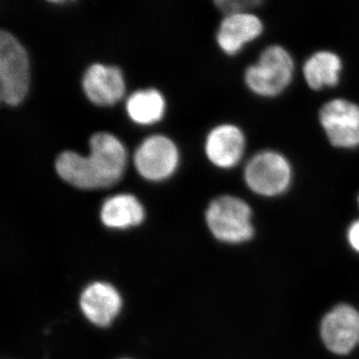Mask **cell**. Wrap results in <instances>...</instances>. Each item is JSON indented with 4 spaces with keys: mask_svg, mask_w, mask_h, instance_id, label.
Segmentation results:
<instances>
[{
    "mask_svg": "<svg viewBox=\"0 0 359 359\" xmlns=\"http://www.w3.org/2000/svg\"><path fill=\"white\" fill-rule=\"evenodd\" d=\"M126 109L129 117L137 124H153L164 114L165 100L158 90H139L130 95Z\"/></svg>",
    "mask_w": 359,
    "mask_h": 359,
    "instance_id": "obj_15",
    "label": "cell"
},
{
    "mask_svg": "<svg viewBox=\"0 0 359 359\" xmlns=\"http://www.w3.org/2000/svg\"><path fill=\"white\" fill-rule=\"evenodd\" d=\"M179 154L174 142L163 135H153L135 151L137 171L149 181H162L174 173Z\"/></svg>",
    "mask_w": 359,
    "mask_h": 359,
    "instance_id": "obj_7",
    "label": "cell"
},
{
    "mask_svg": "<svg viewBox=\"0 0 359 359\" xmlns=\"http://www.w3.org/2000/svg\"><path fill=\"white\" fill-rule=\"evenodd\" d=\"M90 154L65 151L56 158L58 176L82 190L109 188L121 180L127 162L124 146L114 135L98 132L89 140Z\"/></svg>",
    "mask_w": 359,
    "mask_h": 359,
    "instance_id": "obj_1",
    "label": "cell"
},
{
    "mask_svg": "<svg viewBox=\"0 0 359 359\" xmlns=\"http://www.w3.org/2000/svg\"><path fill=\"white\" fill-rule=\"evenodd\" d=\"M292 177L290 161L282 153L273 150L262 151L252 156L244 170L245 185L262 197L283 195L292 185Z\"/></svg>",
    "mask_w": 359,
    "mask_h": 359,
    "instance_id": "obj_5",
    "label": "cell"
},
{
    "mask_svg": "<svg viewBox=\"0 0 359 359\" xmlns=\"http://www.w3.org/2000/svg\"><path fill=\"white\" fill-rule=\"evenodd\" d=\"M100 218L108 228L127 229L140 224L145 218V211L133 195L120 194L104 202Z\"/></svg>",
    "mask_w": 359,
    "mask_h": 359,
    "instance_id": "obj_14",
    "label": "cell"
},
{
    "mask_svg": "<svg viewBox=\"0 0 359 359\" xmlns=\"http://www.w3.org/2000/svg\"><path fill=\"white\" fill-rule=\"evenodd\" d=\"M27 51L11 32H0V100L8 106L22 102L29 89Z\"/></svg>",
    "mask_w": 359,
    "mask_h": 359,
    "instance_id": "obj_4",
    "label": "cell"
},
{
    "mask_svg": "<svg viewBox=\"0 0 359 359\" xmlns=\"http://www.w3.org/2000/svg\"><path fill=\"white\" fill-rule=\"evenodd\" d=\"M264 29L263 21L256 14L245 13L226 15L219 25L217 42L224 53L236 55L245 45L259 39Z\"/></svg>",
    "mask_w": 359,
    "mask_h": 359,
    "instance_id": "obj_11",
    "label": "cell"
},
{
    "mask_svg": "<svg viewBox=\"0 0 359 359\" xmlns=\"http://www.w3.org/2000/svg\"><path fill=\"white\" fill-rule=\"evenodd\" d=\"M320 123L328 141L335 148L359 147V105L337 98L320 108Z\"/></svg>",
    "mask_w": 359,
    "mask_h": 359,
    "instance_id": "obj_6",
    "label": "cell"
},
{
    "mask_svg": "<svg viewBox=\"0 0 359 359\" xmlns=\"http://www.w3.org/2000/svg\"><path fill=\"white\" fill-rule=\"evenodd\" d=\"M358 205H359V197H358Z\"/></svg>",
    "mask_w": 359,
    "mask_h": 359,
    "instance_id": "obj_18",
    "label": "cell"
},
{
    "mask_svg": "<svg viewBox=\"0 0 359 359\" xmlns=\"http://www.w3.org/2000/svg\"><path fill=\"white\" fill-rule=\"evenodd\" d=\"M82 88L87 98L95 105H114L124 95V78L116 66L95 63L85 71Z\"/></svg>",
    "mask_w": 359,
    "mask_h": 359,
    "instance_id": "obj_10",
    "label": "cell"
},
{
    "mask_svg": "<svg viewBox=\"0 0 359 359\" xmlns=\"http://www.w3.org/2000/svg\"><path fill=\"white\" fill-rule=\"evenodd\" d=\"M342 68L344 63L339 55L332 51L320 50L309 56L302 72L309 88L320 91L339 85Z\"/></svg>",
    "mask_w": 359,
    "mask_h": 359,
    "instance_id": "obj_13",
    "label": "cell"
},
{
    "mask_svg": "<svg viewBox=\"0 0 359 359\" xmlns=\"http://www.w3.org/2000/svg\"><path fill=\"white\" fill-rule=\"evenodd\" d=\"M320 334L332 353H351L359 344V311L348 304H339L323 318Z\"/></svg>",
    "mask_w": 359,
    "mask_h": 359,
    "instance_id": "obj_8",
    "label": "cell"
},
{
    "mask_svg": "<svg viewBox=\"0 0 359 359\" xmlns=\"http://www.w3.org/2000/svg\"><path fill=\"white\" fill-rule=\"evenodd\" d=\"M80 306L93 325L108 327L121 311V295L109 283H94L82 292Z\"/></svg>",
    "mask_w": 359,
    "mask_h": 359,
    "instance_id": "obj_12",
    "label": "cell"
},
{
    "mask_svg": "<svg viewBox=\"0 0 359 359\" xmlns=\"http://www.w3.org/2000/svg\"><path fill=\"white\" fill-rule=\"evenodd\" d=\"M247 139L243 130L233 124H222L208 134L205 152L208 159L221 169L237 166L244 157Z\"/></svg>",
    "mask_w": 359,
    "mask_h": 359,
    "instance_id": "obj_9",
    "label": "cell"
},
{
    "mask_svg": "<svg viewBox=\"0 0 359 359\" xmlns=\"http://www.w3.org/2000/svg\"><path fill=\"white\" fill-rule=\"evenodd\" d=\"M347 238L351 247L359 252V219L349 226L347 231Z\"/></svg>",
    "mask_w": 359,
    "mask_h": 359,
    "instance_id": "obj_17",
    "label": "cell"
},
{
    "mask_svg": "<svg viewBox=\"0 0 359 359\" xmlns=\"http://www.w3.org/2000/svg\"><path fill=\"white\" fill-rule=\"evenodd\" d=\"M294 76V61L290 52L280 45H271L245 69V83L255 95L273 98L289 88Z\"/></svg>",
    "mask_w": 359,
    "mask_h": 359,
    "instance_id": "obj_2",
    "label": "cell"
},
{
    "mask_svg": "<svg viewBox=\"0 0 359 359\" xmlns=\"http://www.w3.org/2000/svg\"><path fill=\"white\" fill-rule=\"evenodd\" d=\"M215 6L221 11L224 15L233 14L250 13V9L261 6L262 1L259 0H217Z\"/></svg>",
    "mask_w": 359,
    "mask_h": 359,
    "instance_id": "obj_16",
    "label": "cell"
},
{
    "mask_svg": "<svg viewBox=\"0 0 359 359\" xmlns=\"http://www.w3.org/2000/svg\"><path fill=\"white\" fill-rule=\"evenodd\" d=\"M252 209L244 200L224 195L210 203L205 221L215 238L229 244H240L254 237Z\"/></svg>",
    "mask_w": 359,
    "mask_h": 359,
    "instance_id": "obj_3",
    "label": "cell"
}]
</instances>
